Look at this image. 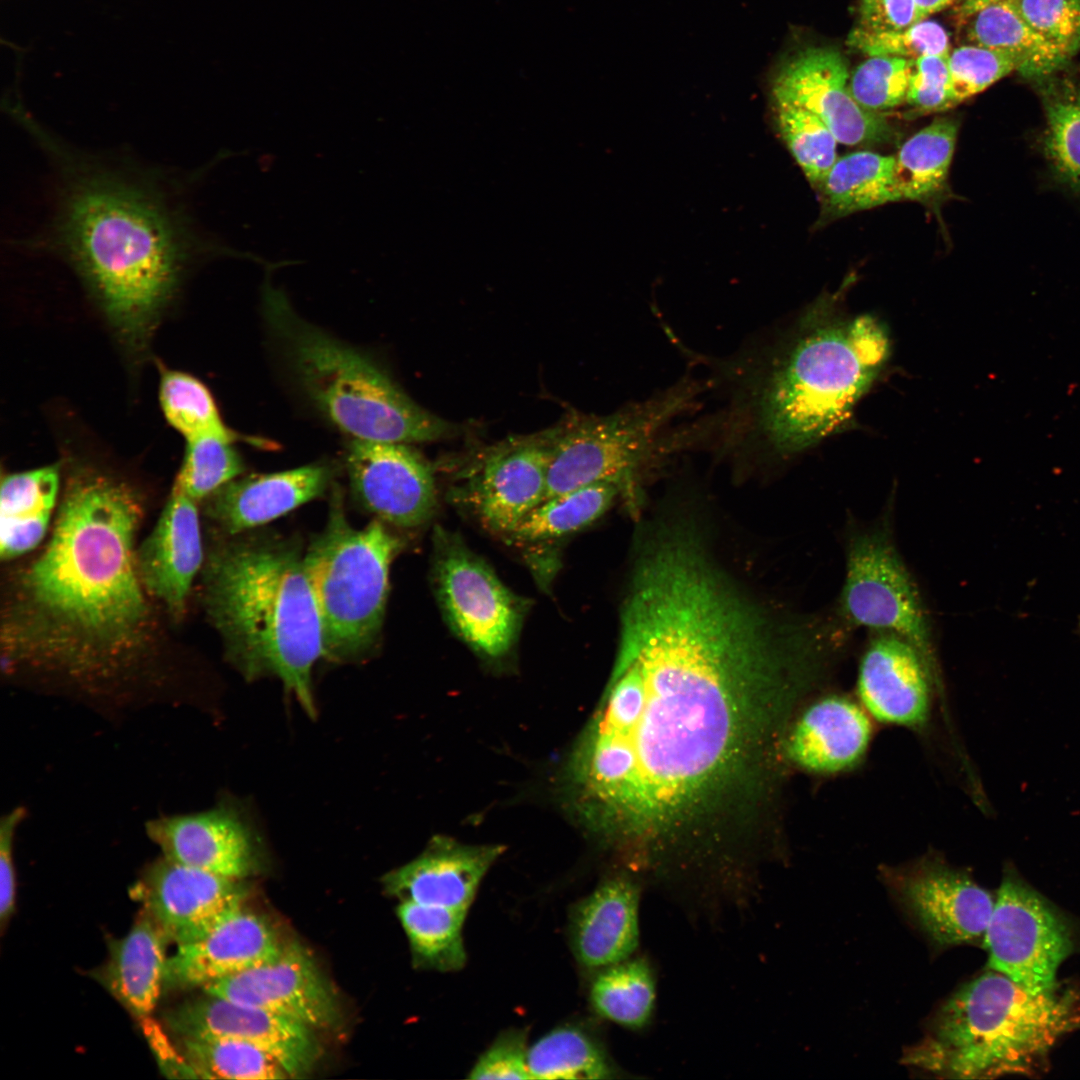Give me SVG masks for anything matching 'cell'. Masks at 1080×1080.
Masks as SVG:
<instances>
[{"mask_svg":"<svg viewBox=\"0 0 1080 1080\" xmlns=\"http://www.w3.org/2000/svg\"><path fill=\"white\" fill-rule=\"evenodd\" d=\"M655 1000L654 974L642 958H629L599 970L590 989L594 1010L629 1029H641L648 1024Z\"/></svg>","mask_w":1080,"mask_h":1080,"instance_id":"35","label":"cell"},{"mask_svg":"<svg viewBox=\"0 0 1080 1080\" xmlns=\"http://www.w3.org/2000/svg\"><path fill=\"white\" fill-rule=\"evenodd\" d=\"M895 157L857 151L837 158L817 191L818 224L900 201L894 181Z\"/></svg>","mask_w":1080,"mask_h":1080,"instance_id":"30","label":"cell"},{"mask_svg":"<svg viewBox=\"0 0 1080 1080\" xmlns=\"http://www.w3.org/2000/svg\"><path fill=\"white\" fill-rule=\"evenodd\" d=\"M890 355L883 322L848 316L839 295L810 305L758 376L752 423L775 453L802 452L842 430Z\"/></svg>","mask_w":1080,"mask_h":1080,"instance_id":"5","label":"cell"},{"mask_svg":"<svg viewBox=\"0 0 1080 1080\" xmlns=\"http://www.w3.org/2000/svg\"><path fill=\"white\" fill-rule=\"evenodd\" d=\"M839 614L849 625L893 632L906 639L922 657L934 686L941 684L925 607L885 530L851 538Z\"/></svg>","mask_w":1080,"mask_h":1080,"instance_id":"10","label":"cell"},{"mask_svg":"<svg viewBox=\"0 0 1080 1080\" xmlns=\"http://www.w3.org/2000/svg\"><path fill=\"white\" fill-rule=\"evenodd\" d=\"M136 890L144 909L177 947L209 933L243 907L246 895L239 879L165 857L148 869Z\"/></svg>","mask_w":1080,"mask_h":1080,"instance_id":"17","label":"cell"},{"mask_svg":"<svg viewBox=\"0 0 1080 1080\" xmlns=\"http://www.w3.org/2000/svg\"><path fill=\"white\" fill-rule=\"evenodd\" d=\"M229 537L203 567L205 609L226 657L247 680L279 678L314 717L311 674L323 642L304 552L280 536Z\"/></svg>","mask_w":1080,"mask_h":1080,"instance_id":"4","label":"cell"},{"mask_svg":"<svg viewBox=\"0 0 1080 1080\" xmlns=\"http://www.w3.org/2000/svg\"><path fill=\"white\" fill-rule=\"evenodd\" d=\"M142 512L124 481L88 469L68 478L47 545L13 582L2 625L10 663L84 679L144 657L155 623L134 544Z\"/></svg>","mask_w":1080,"mask_h":1080,"instance_id":"2","label":"cell"},{"mask_svg":"<svg viewBox=\"0 0 1080 1080\" xmlns=\"http://www.w3.org/2000/svg\"><path fill=\"white\" fill-rule=\"evenodd\" d=\"M503 845H470L444 835L384 877L387 892L401 901L468 911L479 885Z\"/></svg>","mask_w":1080,"mask_h":1080,"instance_id":"23","label":"cell"},{"mask_svg":"<svg viewBox=\"0 0 1080 1080\" xmlns=\"http://www.w3.org/2000/svg\"><path fill=\"white\" fill-rule=\"evenodd\" d=\"M1079 632H1080V622H1079Z\"/></svg>","mask_w":1080,"mask_h":1080,"instance_id":"53","label":"cell"},{"mask_svg":"<svg viewBox=\"0 0 1080 1080\" xmlns=\"http://www.w3.org/2000/svg\"><path fill=\"white\" fill-rule=\"evenodd\" d=\"M905 102L920 114L954 107L948 57L928 55L913 61Z\"/></svg>","mask_w":1080,"mask_h":1080,"instance_id":"46","label":"cell"},{"mask_svg":"<svg viewBox=\"0 0 1080 1080\" xmlns=\"http://www.w3.org/2000/svg\"><path fill=\"white\" fill-rule=\"evenodd\" d=\"M847 44L868 56H889L915 60L922 56L950 54L946 30L936 21L921 20L905 28L871 31L856 26Z\"/></svg>","mask_w":1080,"mask_h":1080,"instance_id":"42","label":"cell"},{"mask_svg":"<svg viewBox=\"0 0 1080 1080\" xmlns=\"http://www.w3.org/2000/svg\"><path fill=\"white\" fill-rule=\"evenodd\" d=\"M983 942L990 969L1035 994L1058 986L1075 944L1064 915L1013 874L1001 883Z\"/></svg>","mask_w":1080,"mask_h":1080,"instance_id":"11","label":"cell"},{"mask_svg":"<svg viewBox=\"0 0 1080 1080\" xmlns=\"http://www.w3.org/2000/svg\"><path fill=\"white\" fill-rule=\"evenodd\" d=\"M872 736L868 712L853 700L829 695L808 705L791 722L784 741L785 758L817 774L856 766Z\"/></svg>","mask_w":1080,"mask_h":1080,"instance_id":"26","label":"cell"},{"mask_svg":"<svg viewBox=\"0 0 1080 1080\" xmlns=\"http://www.w3.org/2000/svg\"><path fill=\"white\" fill-rule=\"evenodd\" d=\"M903 909L936 945L983 940L995 901L968 873L927 855L882 871Z\"/></svg>","mask_w":1080,"mask_h":1080,"instance_id":"13","label":"cell"},{"mask_svg":"<svg viewBox=\"0 0 1080 1080\" xmlns=\"http://www.w3.org/2000/svg\"><path fill=\"white\" fill-rule=\"evenodd\" d=\"M332 476L329 465L317 463L237 477L205 499V514L227 536L240 535L323 495Z\"/></svg>","mask_w":1080,"mask_h":1080,"instance_id":"25","label":"cell"},{"mask_svg":"<svg viewBox=\"0 0 1080 1080\" xmlns=\"http://www.w3.org/2000/svg\"><path fill=\"white\" fill-rule=\"evenodd\" d=\"M397 912L420 966L440 972L464 967L462 929L467 911L401 901Z\"/></svg>","mask_w":1080,"mask_h":1080,"instance_id":"34","label":"cell"},{"mask_svg":"<svg viewBox=\"0 0 1080 1080\" xmlns=\"http://www.w3.org/2000/svg\"><path fill=\"white\" fill-rule=\"evenodd\" d=\"M859 24L871 31L897 30L919 22L915 0H860Z\"/></svg>","mask_w":1080,"mask_h":1080,"instance_id":"49","label":"cell"},{"mask_svg":"<svg viewBox=\"0 0 1080 1080\" xmlns=\"http://www.w3.org/2000/svg\"><path fill=\"white\" fill-rule=\"evenodd\" d=\"M281 945L269 924L243 907L167 959L164 985L206 986L276 958Z\"/></svg>","mask_w":1080,"mask_h":1080,"instance_id":"24","label":"cell"},{"mask_svg":"<svg viewBox=\"0 0 1080 1080\" xmlns=\"http://www.w3.org/2000/svg\"><path fill=\"white\" fill-rule=\"evenodd\" d=\"M1045 114L1042 152L1055 178L1080 194V83L1071 79L1040 81Z\"/></svg>","mask_w":1080,"mask_h":1080,"instance_id":"33","label":"cell"},{"mask_svg":"<svg viewBox=\"0 0 1080 1080\" xmlns=\"http://www.w3.org/2000/svg\"><path fill=\"white\" fill-rule=\"evenodd\" d=\"M60 487L57 465L8 474L0 489V556L15 559L35 549L49 527Z\"/></svg>","mask_w":1080,"mask_h":1080,"instance_id":"29","label":"cell"},{"mask_svg":"<svg viewBox=\"0 0 1080 1080\" xmlns=\"http://www.w3.org/2000/svg\"><path fill=\"white\" fill-rule=\"evenodd\" d=\"M911 59L869 56L850 75L849 90L864 109L880 113L906 101Z\"/></svg>","mask_w":1080,"mask_h":1080,"instance_id":"43","label":"cell"},{"mask_svg":"<svg viewBox=\"0 0 1080 1080\" xmlns=\"http://www.w3.org/2000/svg\"><path fill=\"white\" fill-rule=\"evenodd\" d=\"M167 938L144 909L128 934L112 948L107 984L116 998L137 1018L149 1017L164 984Z\"/></svg>","mask_w":1080,"mask_h":1080,"instance_id":"28","label":"cell"},{"mask_svg":"<svg viewBox=\"0 0 1080 1080\" xmlns=\"http://www.w3.org/2000/svg\"><path fill=\"white\" fill-rule=\"evenodd\" d=\"M948 66L956 106L1018 71L1019 61L1004 51L969 43L950 52Z\"/></svg>","mask_w":1080,"mask_h":1080,"instance_id":"44","label":"cell"},{"mask_svg":"<svg viewBox=\"0 0 1080 1080\" xmlns=\"http://www.w3.org/2000/svg\"><path fill=\"white\" fill-rule=\"evenodd\" d=\"M820 677L803 636L718 572L641 574L608 684L564 768L571 807L647 865L718 842L725 813L771 779L788 718Z\"/></svg>","mask_w":1080,"mask_h":1080,"instance_id":"1","label":"cell"},{"mask_svg":"<svg viewBox=\"0 0 1080 1080\" xmlns=\"http://www.w3.org/2000/svg\"><path fill=\"white\" fill-rule=\"evenodd\" d=\"M552 433L517 437L491 448L473 469L465 496L482 524L509 535L543 502Z\"/></svg>","mask_w":1080,"mask_h":1080,"instance_id":"18","label":"cell"},{"mask_svg":"<svg viewBox=\"0 0 1080 1080\" xmlns=\"http://www.w3.org/2000/svg\"><path fill=\"white\" fill-rule=\"evenodd\" d=\"M527 1032H502L479 1057L469 1072L470 1079H531L528 1068Z\"/></svg>","mask_w":1080,"mask_h":1080,"instance_id":"47","label":"cell"},{"mask_svg":"<svg viewBox=\"0 0 1080 1080\" xmlns=\"http://www.w3.org/2000/svg\"><path fill=\"white\" fill-rule=\"evenodd\" d=\"M1080 1030V990L1032 993L990 969L952 994L903 1063L942 1078L991 1079L1044 1070L1056 1043Z\"/></svg>","mask_w":1080,"mask_h":1080,"instance_id":"6","label":"cell"},{"mask_svg":"<svg viewBox=\"0 0 1080 1080\" xmlns=\"http://www.w3.org/2000/svg\"><path fill=\"white\" fill-rule=\"evenodd\" d=\"M960 0H915L919 21L928 16L940 12L947 7L957 4Z\"/></svg>","mask_w":1080,"mask_h":1080,"instance_id":"51","label":"cell"},{"mask_svg":"<svg viewBox=\"0 0 1080 1080\" xmlns=\"http://www.w3.org/2000/svg\"><path fill=\"white\" fill-rule=\"evenodd\" d=\"M1024 20L1067 59L1080 51V0H1014Z\"/></svg>","mask_w":1080,"mask_h":1080,"instance_id":"45","label":"cell"},{"mask_svg":"<svg viewBox=\"0 0 1080 1080\" xmlns=\"http://www.w3.org/2000/svg\"><path fill=\"white\" fill-rule=\"evenodd\" d=\"M182 1040L187 1061L198 1077L236 1080L289 1077L273 1056L246 1041L226 1037Z\"/></svg>","mask_w":1080,"mask_h":1080,"instance_id":"38","label":"cell"},{"mask_svg":"<svg viewBox=\"0 0 1080 1080\" xmlns=\"http://www.w3.org/2000/svg\"><path fill=\"white\" fill-rule=\"evenodd\" d=\"M640 891L635 880L619 874L574 905L570 943L582 966L601 970L631 957L639 945Z\"/></svg>","mask_w":1080,"mask_h":1080,"instance_id":"27","label":"cell"},{"mask_svg":"<svg viewBox=\"0 0 1080 1080\" xmlns=\"http://www.w3.org/2000/svg\"><path fill=\"white\" fill-rule=\"evenodd\" d=\"M999 0H960L957 3L958 13L963 17H969L986 6Z\"/></svg>","mask_w":1080,"mask_h":1080,"instance_id":"52","label":"cell"},{"mask_svg":"<svg viewBox=\"0 0 1080 1080\" xmlns=\"http://www.w3.org/2000/svg\"><path fill=\"white\" fill-rule=\"evenodd\" d=\"M27 130L58 168L52 247L120 334L142 342L193 256L184 215L152 175L74 152L32 121Z\"/></svg>","mask_w":1080,"mask_h":1080,"instance_id":"3","label":"cell"},{"mask_svg":"<svg viewBox=\"0 0 1080 1080\" xmlns=\"http://www.w3.org/2000/svg\"><path fill=\"white\" fill-rule=\"evenodd\" d=\"M159 398L168 423L186 440L216 435L233 439L223 424L207 387L195 377L180 371H165L161 376Z\"/></svg>","mask_w":1080,"mask_h":1080,"instance_id":"40","label":"cell"},{"mask_svg":"<svg viewBox=\"0 0 1080 1080\" xmlns=\"http://www.w3.org/2000/svg\"><path fill=\"white\" fill-rule=\"evenodd\" d=\"M206 994L265 1009L312 1029L336 1024L335 994L312 956L298 943L284 945L265 963L203 987Z\"/></svg>","mask_w":1080,"mask_h":1080,"instance_id":"16","label":"cell"},{"mask_svg":"<svg viewBox=\"0 0 1080 1080\" xmlns=\"http://www.w3.org/2000/svg\"><path fill=\"white\" fill-rule=\"evenodd\" d=\"M145 830L163 857L183 865L239 880L258 866L255 831L229 804L152 819Z\"/></svg>","mask_w":1080,"mask_h":1080,"instance_id":"20","label":"cell"},{"mask_svg":"<svg viewBox=\"0 0 1080 1080\" xmlns=\"http://www.w3.org/2000/svg\"><path fill=\"white\" fill-rule=\"evenodd\" d=\"M850 74L840 52L806 47L776 70L772 101L801 107L818 117L847 146L889 141L893 130L880 113L861 107L849 90Z\"/></svg>","mask_w":1080,"mask_h":1080,"instance_id":"14","label":"cell"},{"mask_svg":"<svg viewBox=\"0 0 1080 1080\" xmlns=\"http://www.w3.org/2000/svg\"><path fill=\"white\" fill-rule=\"evenodd\" d=\"M874 632L857 675V693L864 709L881 723L923 727L934 684L922 657L903 637Z\"/></svg>","mask_w":1080,"mask_h":1080,"instance_id":"21","label":"cell"},{"mask_svg":"<svg viewBox=\"0 0 1080 1080\" xmlns=\"http://www.w3.org/2000/svg\"><path fill=\"white\" fill-rule=\"evenodd\" d=\"M622 495L614 482H599L544 500L508 535L518 542L551 540L575 532L599 518Z\"/></svg>","mask_w":1080,"mask_h":1080,"instance_id":"36","label":"cell"},{"mask_svg":"<svg viewBox=\"0 0 1080 1080\" xmlns=\"http://www.w3.org/2000/svg\"><path fill=\"white\" fill-rule=\"evenodd\" d=\"M780 136L810 184L818 189L837 160L839 143L818 117L784 102L772 101Z\"/></svg>","mask_w":1080,"mask_h":1080,"instance_id":"39","label":"cell"},{"mask_svg":"<svg viewBox=\"0 0 1080 1080\" xmlns=\"http://www.w3.org/2000/svg\"><path fill=\"white\" fill-rule=\"evenodd\" d=\"M968 18L969 43L1011 54L1026 79H1047L1069 60L1024 20L1014 0H999Z\"/></svg>","mask_w":1080,"mask_h":1080,"instance_id":"31","label":"cell"},{"mask_svg":"<svg viewBox=\"0 0 1080 1080\" xmlns=\"http://www.w3.org/2000/svg\"><path fill=\"white\" fill-rule=\"evenodd\" d=\"M698 391L696 384L684 381L609 415H570L551 430L544 500L591 484L614 482L636 512L640 472L665 448V430L691 406Z\"/></svg>","mask_w":1080,"mask_h":1080,"instance_id":"9","label":"cell"},{"mask_svg":"<svg viewBox=\"0 0 1080 1080\" xmlns=\"http://www.w3.org/2000/svg\"><path fill=\"white\" fill-rule=\"evenodd\" d=\"M167 1024L185 1038L226 1037L266 1051L289 1077L308 1072L316 1053L312 1028L291 1018L207 994L170 1011Z\"/></svg>","mask_w":1080,"mask_h":1080,"instance_id":"19","label":"cell"},{"mask_svg":"<svg viewBox=\"0 0 1080 1080\" xmlns=\"http://www.w3.org/2000/svg\"><path fill=\"white\" fill-rule=\"evenodd\" d=\"M24 810L16 808L2 817L0 825V920L2 927L10 919L15 906L16 879L13 861V842Z\"/></svg>","mask_w":1080,"mask_h":1080,"instance_id":"48","label":"cell"},{"mask_svg":"<svg viewBox=\"0 0 1080 1080\" xmlns=\"http://www.w3.org/2000/svg\"><path fill=\"white\" fill-rule=\"evenodd\" d=\"M232 440L216 435L187 440L183 463L174 488L198 502L239 477L244 465L237 451L231 446Z\"/></svg>","mask_w":1080,"mask_h":1080,"instance_id":"41","label":"cell"},{"mask_svg":"<svg viewBox=\"0 0 1080 1080\" xmlns=\"http://www.w3.org/2000/svg\"><path fill=\"white\" fill-rule=\"evenodd\" d=\"M531 1079H608L615 1068L605 1049L575 1026L558 1027L528 1049Z\"/></svg>","mask_w":1080,"mask_h":1080,"instance_id":"37","label":"cell"},{"mask_svg":"<svg viewBox=\"0 0 1080 1080\" xmlns=\"http://www.w3.org/2000/svg\"><path fill=\"white\" fill-rule=\"evenodd\" d=\"M265 315L302 391L353 439L408 444L449 434L446 421L416 404L373 360L301 319L281 296H268Z\"/></svg>","mask_w":1080,"mask_h":1080,"instance_id":"7","label":"cell"},{"mask_svg":"<svg viewBox=\"0 0 1080 1080\" xmlns=\"http://www.w3.org/2000/svg\"><path fill=\"white\" fill-rule=\"evenodd\" d=\"M346 468L352 495L386 524L418 527L437 503L430 466L407 443L353 439Z\"/></svg>","mask_w":1080,"mask_h":1080,"instance_id":"15","label":"cell"},{"mask_svg":"<svg viewBox=\"0 0 1080 1080\" xmlns=\"http://www.w3.org/2000/svg\"><path fill=\"white\" fill-rule=\"evenodd\" d=\"M957 134L958 123L940 117L903 143L894 156V181L900 200L928 202L944 190Z\"/></svg>","mask_w":1080,"mask_h":1080,"instance_id":"32","label":"cell"},{"mask_svg":"<svg viewBox=\"0 0 1080 1080\" xmlns=\"http://www.w3.org/2000/svg\"><path fill=\"white\" fill-rule=\"evenodd\" d=\"M331 496L326 524L304 552V565L319 612L323 657L359 661L380 639L390 566L401 541L376 518L353 527L341 493L334 489Z\"/></svg>","mask_w":1080,"mask_h":1080,"instance_id":"8","label":"cell"},{"mask_svg":"<svg viewBox=\"0 0 1080 1080\" xmlns=\"http://www.w3.org/2000/svg\"><path fill=\"white\" fill-rule=\"evenodd\" d=\"M196 503L173 488L156 526L137 549L147 593L175 619L183 616L191 585L204 562Z\"/></svg>","mask_w":1080,"mask_h":1080,"instance_id":"22","label":"cell"},{"mask_svg":"<svg viewBox=\"0 0 1080 1080\" xmlns=\"http://www.w3.org/2000/svg\"><path fill=\"white\" fill-rule=\"evenodd\" d=\"M143 1031L155 1050L161 1067L176 1077H198L191 1064L185 1061L168 1042L160 1027L149 1017L140 1019Z\"/></svg>","mask_w":1080,"mask_h":1080,"instance_id":"50","label":"cell"},{"mask_svg":"<svg viewBox=\"0 0 1080 1080\" xmlns=\"http://www.w3.org/2000/svg\"><path fill=\"white\" fill-rule=\"evenodd\" d=\"M434 581L456 633L480 654L505 655L523 617L520 600L455 537L436 535Z\"/></svg>","mask_w":1080,"mask_h":1080,"instance_id":"12","label":"cell"}]
</instances>
